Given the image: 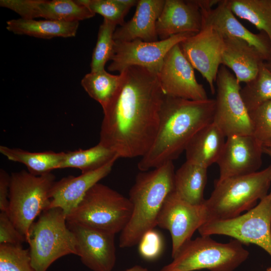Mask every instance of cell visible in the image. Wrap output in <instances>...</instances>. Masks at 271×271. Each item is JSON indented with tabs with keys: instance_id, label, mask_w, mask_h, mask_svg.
Returning <instances> with one entry per match:
<instances>
[{
	"instance_id": "cell-24",
	"label": "cell",
	"mask_w": 271,
	"mask_h": 271,
	"mask_svg": "<svg viewBox=\"0 0 271 271\" xmlns=\"http://www.w3.org/2000/svg\"><path fill=\"white\" fill-rule=\"evenodd\" d=\"M79 24V22L19 18L7 21L6 28L15 34L50 39L55 37H75Z\"/></svg>"
},
{
	"instance_id": "cell-19",
	"label": "cell",
	"mask_w": 271,
	"mask_h": 271,
	"mask_svg": "<svg viewBox=\"0 0 271 271\" xmlns=\"http://www.w3.org/2000/svg\"><path fill=\"white\" fill-rule=\"evenodd\" d=\"M117 160L97 170L81 173L78 176H68L56 181L50 192V204L47 209L59 208L66 216L68 215L90 189L111 172Z\"/></svg>"
},
{
	"instance_id": "cell-25",
	"label": "cell",
	"mask_w": 271,
	"mask_h": 271,
	"mask_svg": "<svg viewBox=\"0 0 271 271\" xmlns=\"http://www.w3.org/2000/svg\"><path fill=\"white\" fill-rule=\"evenodd\" d=\"M207 170V168L186 161L175 173V192L190 204H203Z\"/></svg>"
},
{
	"instance_id": "cell-20",
	"label": "cell",
	"mask_w": 271,
	"mask_h": 271,
	"mask_svg": "<svg viewBox=\"0 0 271 271\" xmlns=\"http://www.w3.org/2000/svg\"><path fill=\"white\" fill-rule=\"evenodd\" d=\"M203 18L197 0H165L156 28L161 40L175 35L198 33L202 28Z\"/></svg>"
},
{
	"instance_id": "cell-32",
	"label": "cell",
	"mask_w": 271,
	"mask_h": 271,
	"mask_svg": "<svg viewBox=\"0 0 271 271\" xmlns=\"http://www.w3.org/2000/svg\"><path fill=\"white\" fill-rule=\"evenodd\" d=\"M0 271H35L29 249L22 244H0Z\"/></svg>"
},
{
	"instance_id": "cell-41",
	"label": "cell",
	"mask_w": 271,
	"mask_h": 271,
	"mask_svg": "<svg viewBox=\"0 0 271 271\" xmlns=\"http://www.w3.org/2000/svg\"><path fill=\"white\" fill-rule=\"evenodd\" d=\"M262 147H270L271 148V142L269 143L268 144H267L266 145L263 146Z\"/></svg>"
},
{
	"instance_id": "cell-11",
	"label": "cell",
	"mask_w": 271,
	"mask_h": 271,
	"mask_svg": "<svg viewBox=\"0 0 271 271\" xmlns=\"http://www.w3.org/2000/svg\"><path fill=\"white\" fill-rule=\"evenodd\" d=\"M194 34H195L181 33L152 42L140 39L131 41H114L113 54L108 70L120 73L129 67L138 66L157 74L169 51Z\"/></svg>"
},
{
	"instance_id": "cell-39",
	"label": "cell",
	"mask_w": 271,
	"mask_h": 271,
	"mask_svg": "<svg viewBox=\"0 0 271 271\" xmlns=\"http://www.w3.org/2000/svg\"><path fill=\"white\" fill-rule=\"evenodd\" d=\"M263 153L266 154L271 157V148L267 147H262Z\"/></svg>"
},
{
	"instance_id": "cell-40",
	"label": "cell",
	"mask_w": 271,
	"mask_h": 271,
	"mask_svg": "<svg viewBox=\"0 0 271 271\" xmlns=\"http://www.w3.org/2000/svg\"><path fill=\"white\" fill-rule=\"evenodd\" d=\"M264 65L267 69L271 71V60L268 61H265Z\"/></svg>"
},
{
	"instance_id": "cell-4",
	"label": "cell",
	"mask_w": 271,
	"mask_h": 271,
	"mask_svg": "<svg viewBox=\"0 0 271 271\" xmlns=\"http://www.w3.org/2000/svg\"><path fill=\"white\" fill-rule=\"evenodd\" d=\"M270 177L271 165L260 171L217 181L204 202L207 222L233 218L253 208L267 195Z\"/></svg>"
},
{
	"instance_id": "cell-42",
	"label": "cell",
	"mask_w": 271,
	"mask_h": 271,
	"mask_svg": "<svg viewBox=\"0 0 271 271\" xmlns=\"http://www.w3.org/2000/svg\"><path fill=\"white\" fill-rule=\"evenodd\" d=\"M266 271H271V267H268Z\"/></svg>"
},
{
	"instance_id": "cell-1",
	"label": "cell",
	"mask_w": 271,
	"mask_h": 271,
	"mask_svg": "<svg viewBox=\"0 0 271 271\" xmlns=\"http://www.w3.org/2000/svg\"><path fill=\"white\" fill-rule=\"evenodd\" d=\"M116 94L104 108L99 143L119 158L143 157L156 138L165 94L157 74L132 66L121 73Z\"/></svg>"
},
{
	"instance_id": "cell-13",
	"label": "cell",
	"mask_w": 271,
	"mask_h": 271,
	"mask_svg": "<svg viewBox=\"0 0 271 271\" xmlns=\"http://www.w3.org/2000/svg\"><path fill=\"white\" fill-rule=\"evenodd\" d=\"M179 44L167 53L157 74L163 91L166 96L191 100L208 99L205 89L197 81L194 68L183 54Z\"/></svg>"
},
{
	"instance_id": "cell-17",
	"label": "cell",
	"mask_w": 271,
	"mask_h": 271,
	"mask_svg": "<svg viewBox=\"0 0 271 271\" xmlns=\"http://www.w3.org/2000/svg\"><path fill=\"white\" fill-rule=\"evenodd\" d=\"M67 223L77 243V255L93 271H111L116 262L115 235Z\"/></svg>"
},
{
	"instance_id": "cell-33",
	"label": "cell",
	"mask_w": 271,
	"mask_h": 271,
	"mask_svg": "<svg viewBox=\"0 0 271 271\" xmlns=\"http://www.w3.org/2000/svg\"><path fill=\"white\" fill-rule=\"evenodd\" d=\"M84 4L94 14H98L107 20L122 26L124 19L130 8L123 5L120 0H83Z\"/></svg>"
},
{
	"instance_id": "cell-18",
	"label": "cell",
	"mask_w": 271,
	"mask_h": 271,
	"mask_svg": "<svg viewBox=\"0 0 271 271\" xmlns=\"http://www.w3.org/2000/svg\"><path fill=\"white\" fill-rule=\"evenodd\" d=\"M202 26L212 27L222 37L242 40L256 48L265 61L271 60V45L267 36L263 32L254 34L246 29L235 17L226 0L220 1L214 8L201 9Z\"/></svg>"
},
{
	"instance_id": "cell-30",
	"label": "cell",
	"mask_w": 271,
	"mask_h": 271,
	"mask_svg": "<svg viewBox=\"0 0 271 271\" xmlns=\"http://www.w3.org/2000/svg\"><path fill=\"white\" fill-rule=\"evenodd\" d=\"M240 92L248 112L271 101V71L264 63L256 76L246 83Z\"/></svg>"
},
{
	"instance_id": "cell-3",
	"label": "cell",
	"mask_w": 271,
	"mask_h": 271,
	"mask_svg": "<svg viewBox=\"0 0 271 271\" xmlns=\"http://www.w3.org/2000/svg\"><path fill=\"white\" fill-rule=\"evenodd\" d=\"M175 173L173 162H169L152 170L141 171L137 175L129 192L132 214L120 232V247L138 244L146 232L157 226L163 205L174 191Z\"/></svg>"
},
{
	"instance_id": "cell-37",
	"label": "cell",
	"mask_w": 271,
	"mask_h": 271,
	"mask_svg": "<svg viewBox=\"0 0 271 271\" xmlns=\"http://www.w3.org/2000/svg\"><path fill=\"white\" fill-rule=\"evenodd\" d=\"M10 175L3 169H0V210L8 213Z\"/></svg>"
},
{
	"instance_id": "cell-36",
	"label": "cell",
	"mask_w": 271,
	"mask_h": 271,
	"mask_svg": "<svg viewBox=\"0 0 271 271\" xmlns=\"http://www.w3.org/2000/svg\"><path fill=\"white\" fill-rule=\"evenodd\" d=\"M25 237L16 228L8 213H0V244H22Z\"/></svg>"
},
{
	"instance_id": "cell-43",
	"label": "cell",
	"mask_w": 271,
	"mask_h": 271,
	"mask_svg": "<svg viewBox=\"0 0 271 271\" xmlns=\"http://www.w3.org/2000/svg\"><path fill=\"white\" fill-rule=\"evenodd\" d=\"M270 180H271V177H270ZM269 193H270V194L271 195V192H270Z\"/></svg>"
},
{
	"instance_id": "cell-27",
	"label": "cell",
	"mask_w": 271,
	"mask_h": 271,
	"mask_svg": "<svg viewBox=\"0 0 271 271\" xmlns=\"http://www.w3.org/2000/svg\"><path fill=\"white\" fill-rule=\"evenodd\" d=\"M118 158L115 152L98 143L87 149L65 152L59 169L75 168L80 170L83 173L99 169Z\"/></svg>"
},
{
	"instance_id": "cell-2",
	"label": "cell",
	"mask_w": 271,
	"mask_h": 271,
	"mask_svg": "<svg viewBox=\"0 0 271 271\" xmlns=\"http://www.w3.org/2000/svg\"><path fill=\"white\" fill-rule=\"evenodd\" d=\"M215 101H196L165 96L160 113L158 130L148 152L138 164L140 171L173 162L194 135L213 122Z\"/></svg>"
},
{
	"instance_id": "cell-5",
	"label": "cell",
	"mask_w": 271,
	"mask_h": 271,
	"mask_svg": "<svg viewBox=\"0 0 271 271\" xmlns=\"http://www.w3.org/2000/svg\"><path fill=\"white\" fill-rule=\"evenodd\" d=\"M132 210L128 198L98 183L66 216V220L69 223L115 235L121 232L128 223Z\"/></svg>"
},
{
	"instance_id": "cell-16",
	"label": "cell",
	"mask_w": 271,
	"mask_h": 271,
	"mask_svg": "<svg viewBox=\"0 0 271 271\" xmlns=\"http://www.w3.org/2000/svg\"><path fill=\"white\" fill-rule=\"evenodd\" d=\"M1 7L13 11L24 19L79 22L94 14L83 0H2Z\"/></svg>"
},
{
	"instance_id": "cell-14",
	"label": "cell",
	"mask_w": 271,
	"mask_h": 271,
	"mask_svg": "<svg viewBox=\"0 0 271 271\" xmlns=\"http://www.w3.org/2000/svg\"><path fill=\"white\" fill-rule=\"evenodd\" d=\"M179 45L186 59L206 79L211 93L214 94V83L221 64L224 45L223 37L212 27L203 25L199 32Z\"/></svg>"
},
{
	"instance_id": "cell-29",
	"label": "cell",
	"mask_w": 271,
	"mask_h": 271,
	"mask_svg": "<svg viewBox=\"0 0 271 271\" xmlns=\"http://www.w3.org/2000/svg\"><path fill=\"white\" fill-rule=\"evenodd\" d=\"M122 78L121 73L112 75L104 69L86 74L82 79L81 84L88 95L103 108L116 94Z\"/></svg>"
},
{
	"instance_id": "cell-34",
	"label": "cell",
	"mask_w": 271,
	"mask_h": 271,
	"mask_svg": "<svg viewBox=\"0 0 271 271\" xmlns=\"http://www.w3.org/2000/svg\"><path fill=\"white\" fill-rule=\"evenodd\" d=\"M253 127L252 136L262 146L271 142V101L249 112Z\"/></svg>"
},
{
	"instance_id": "cell-15",
	"label": "cell",
	"mask_w": 271,
	"mask_h": 271,
	"mask_svg": "<svg viewBox=\"0 0 271 271\" xmlns=\"http://www.w3.org/2000/svg\"><path fill=\"white\" fill-rule=\"evenodd\" d=\"M262 145L252 135H234L226 138L217 162L218 181L257 171L262 163Z\"/></svg>"
},
{
	"instance_id": "cell-9",
	"label": "cell",
	"mask_w": 271,
	"mask_h": 271,
	"mask_svg": "<svg viewBox=\"0 0 271 271\" xmlns=\"http://www.w3.org/2000/svg\"><path fill=\"white\" fill-rule=\"evenodd\" d=\"M201 236H230L243 244L252 243L271 256V195L243 214L233 218L208 222L198 229Z\"/></svg>"
},
{
	"instance_id": "cell-28",
	"label": "cell",
	"mask_w": 271,
	"mask_h": 271,
	"mask_svg": "<svg viewBox=\"0 0 271 271\" xmlns=\"http://www.w3.org/2000/svg\"><path fill=\"white\" fill-rule=\"evenodd\" d=\"M232 12L254 25L271 45V0H226Z\"/></svg>"
},
{
	"instance_id": "cell-21",
	"label": "cell",
	"mask_w": 271,
	"mask_h": 271,
	"mask_svg": "<svg viewBox=\"0 0 271 271\" xmlns=\"http://www.w3.org/2000/svg\"><path fill=\"white\" fill-rule=\"evenodd\" d=\"M165 2V0L138 1L133 17L115 30L113 34L114 41H158L156 25Z\"/></svg>"
},
{
	"instance_id": "cell-35",
	"label": "cell",
	"mask_w": 271,
	"mask_h": 271,
	"mask_svg": "<svg viewBox=\"0 0 271 271\" xmlns=\"http://www.w3.org/2000/svg\"><path fill=\"white\" fill-rule=\"evenodd\" d=\"M139 252L141 256L148 260L157 258L164 248V241L160 233L153 229L146 232L139 243Z\"/></svg>"
},
{
	"instance_id": "cell-23",
	"label": "cell",
	"mask_w": 271,
	"mask_h": 271,
	"mask_svg": "<svg viewBox=\"0 0 271 271\" xmlns=\"http://www.w3.org/2000/svg\"><path fill=\"white\" fill-rule=\"evenodd\" d=\"M225 136L213 122L192 138L186 149V161L207 168L216 163L225 143Z\"/></svg>"
},
{
	"instance_id": "cell-31",
	"label": "cell",
	"mask_w": 271,
	"mask_h": 271,
	"mask_svg": "<svg viewBox=\"0 0 271 271\" xmlns=\"http://www.w3.org/2000/svg\"><path fill=\"white\" fill-rule=\"evenodd\" d=\"M116 26L103 19L99 28L97 42L92 53L90 63L91 72L105 69L106 62L111 60L115 43L113 34Z\"/></svg>"
},
{
	"instance_id": "cell-6",
	"label": "cell",
	"mask_w": 271,
	"mask_h": 271,
	"mask_svg": "<svg viewBox=\"0 0 271 271\" xmlns=\"http://www.w3.org/2000/svg\"><path fill=\"white\" fill-rule=\"evenodd\" d=\"M35 271H47L57 259L77 255L75 237L67 225L66 215L59 208L44 210L31 226L27 239Z\"/></svg>"
},
{
	"instance_id": "cell-38",
	"label": "cell",
	"mask_w": 271,
	"mask_h": 271,
	"mask_svg": "<svg viewBox=\"0 0 271 271\" xmlns=\"http://www.w3.org/2000/svg\"><path fill=\"white\" fill-rule=\"evenodd\" d=\"M123 271H150L147 268L139 265H136Z\"/></svg>"
},
{
	"instance_id": "cell-7",
	"label": "cell",
	"mask_w": 271,
	"mask_h": 271,
	"mask_svg": "<svg viewBox=\"0 0 271 271\" xmlns=\"http://www.w3.org/2000/svg\"><path fill=\"white\" fill-rule=\"evenodd\" d=\"M248 255V251L236 239L224 243L210 236H201L186 242L173 261L160 271H233Z\"/></svg>"
},
{
	"instance_id": "cell-8",
	"label": "cell",
	"mask_w": 271,
	"mask_h": 271,
	"mask_svg": "<svg viewBox=\"0 0 271 271\" xmlns=\"http://www.w3.org/2000/svg\"><path fill=\"white\" fill-rule=\"evenodd\" d=\"M55 181L51 172L36 175L21 170L10 175L8 214L26 240L36 218L48 208Z\"/></svg>"
},
{
	"instance_id": "cell-10",
	"label": "cell",
	"mask_w": 271,
	"mask_h": 271,
	"mask_svg": "<svg viewBox=\"0 0 271 271\" xmlns=\"http://www.w3.org/2000/svg\"><path fill=\"white\" fill-rule=\"evenodd\" d=\"M216 82L217 94L213 122L226 138L252 135L249 112L241 97V88L235 75L222 65L218 70Z\"/></svg>"
},
{
	"instance_id": "cell-12",
	"label": "cell",
	"mask_w": 271,
	"mask_h": 271,
	"mask_svg": "<svg viewBox=\"0 0 271 271\" xmlns=\"http://www.w3.org/2000/svg\"><path fill=\"white\" fill-rule=\"evenodd\" d=\"M204 203L193 205L181 199L174 191L166 198L160 211L157 226L168 230L171 236V255L174 258L196 230L207 222Z\"/></svg>"
},
{
	"instance_id": "cell-26",
	"label": "cell",
	"mask_w": 271,
	"mask_h": 271,
	"mask_svg": "<svg viewBox=\"0 0 271 271\" xmlns=\"http://www.w3.org/2000/svg\"><path fill=\"white\" fill-rule=\"evenodd\" d=\"M0 153L10 161L25 165L30 173L36 175L59 169L65 155V152H31L3 145L0 146Z\"/></svg>"
},
{
	"instance_id": "cell-22",
	"label": "cell",
	"mask_w": 271,
	"mask_h": 271,
	"mask_svg": "<svg viewBox=\"0 0 271 271\" xmlns=\"http://www.w3.org/2000/svg\"><path fill=\"white\" fill-rule=\"evenodd\" d=\"M221 64L234 72L237 81L247 83L253 79L265 59L261 53L246 42L224 37Z\"/></svg>"
}]
</instances>
